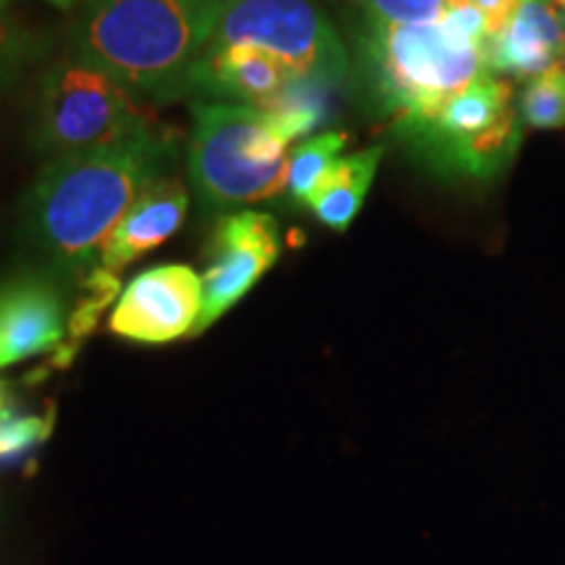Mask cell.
<instances>
[{
    "instance_id": "2e32d148",
    "label": "cell",
    "mask_w": 565,
    "mask_h": 565,
    "mask_svg": "<svg viewBox=\"0 0 565 565\" xmlns=\"http://www.w3.org/2000/svg\"><path fill=\"white\" fill-rule=\"evenodd\" d=\"M345 145H349V137L343 131H322L301 141L291 152V166H288V196L294 202L309 204L330 168L341 160Z\"/></svg>"
},
{
    "instance_id": "6da1fadb",
    "label": "cell",
    "mask_w": 565,
    "mask_h": 565,
    "mask_svg": "<svg viewBox=\"0 0 565 565\" xmlns=\"http://www.w3.org/2000/svg\"><path fill=\"white\" fill-rule=\"evenodd\" d=\"M173 160V139L147 129L137 137L47 160L24 196L30 242L55 270H92L131 204Z\"/></svg>"
},
{
    "instance_id": "8992f818",
    "label": "cell",
    "mask_w": 565,
    "mask_h": 565,
    "mask_svg": "<svg viewBox=\"0 0 565 565\" xmlns=\"http://www.w3.org/2000/svg\"><path fill=\"white\" fill-rule=\"evenodd\" d=\"M404 139L443 173L484 181L513 160L521 145V116H515L508 84L484 74Z\"/></svg>"
},
{
    "instance_id": "7c38bea8",
    "label": "cell",
    "mask_w": 565,
    "mask_h": 565,
    "mask_svg": "<svg viewBox=\"0 0 565 565\" xmlns=\"http://www.w3.org/2000/svg\"><path fill=\"white\" fill-rule=\"evenodd\" d=\"M291 71L254 45H207L192 71L189 92L228 97L236 105L265 108L291 82Z\"/></svg>"
},
{
    "instance_id": "9a60e30c",
    "label": "cell",
    "mask_w": 565,
    "mask_h": 565,
    "mask_svg": "<svg viewBox=\"0 0 565 565\" xmlns=\"http://www.w3.org/2000/svg\"><path fill=\"white\" fill-rule=\"evenodd\" d=\"M338 87L315 79H291L280 89V95L259 108L267 116V121L275 134L291 145L296 139L309 137L317 126L328 121L330 95Z\"/></svg>"
},
{
    "instance_id": "7a4b0ae2",
    "label": "cell",
    "mask_w": 565,
    "mask_h": 565,
    "mask_svg": "<svg viewBox=\"0 0 565 565\" xmlns=\"http://www.w3.org/2000/svg\"><path fill=\"white\" fill-rule=\"evenodd\" d=\"M225 0H79L71 58L105 71L134 95H189Z\"/></svg>"
},
{
    "instance_id": "44dd1931",
    "label": "cell",
    "mask_w": 565,
    "mask_h": 565,
    "mask_svg": "<svg viewBox=\"0 0 565 565\" xmlns=\"http://www.w3.org/2000/svg\"><path fill=\"white\" fill-rule=\"evenodd\" d=\"M9 0H0V87L17 79L26 61V40L9 19Z\"/></svg>"
},
{
    "instance_id": "9c48e42d",
    "label": "cell",
    "mask_w": 565,
    "mask_h": 565,
    "mask_svg": "<svg viewBox=\"0 0 565 565\" xmlns=\"http://www.w3.org/2000/svg\"><path fill=\"white\" fill-rule=\"evenodd\" d=\"M202 278L189 265L139 273L110 312V330L126 341L171 343L194 335L202 317Z\"/></svg>"
},
{
    "instance_id": "ffe728a7",
    "label": "cell",
    "mask_w": 565,
    "mask_h": 565,
    "mask_svg": "<svg viewBox=\"0 0 565 565\" xmlns=\"http://www.w3.org/2000/svg\"><path fill=\"white\" fill-rule=\"evenodd\" d=\"M370 21L383 24H437L448 13V0H353Z\"/></svg>"
},
{
    "instance_id": "8fae6325",
    "label": "cell",
    "mask_w": 565,
    "mask_h": 565,
    "mask_svg": "<svg viewBox=\"0 0 565 565\" xmlns=\"http://www.w3.org/2000/svg\"><path fill=\"white\" fill-rule=\"evenodd\" d=\"M565 24L553 0H519L508 24L487 42L490 71L542 76L565 66Z\"/></svg>"
},
{
    "instance_id": "277c9868",
    "label": "cell",
    "mask_w": 565,
    "mask_h": 565,
    "mask_svg": "<svg viewBox=\"0 0 565 565\" xmlns=\"http://www.w3.org/2000/svg\"><path fill=\"white\" fill-rule=\"evenodd\" d=\"M189 175L207 207H244L288 192L291 150L259 108L194 103Z\"/></svg>"
},
{
    "instance_id": "3957f363",
    "label": "cell",
    "mask_w": 565,
    "mask_h": 565,
    "mask_svg": "<svg viewBox=\"0 0 565 565\" xmlns=\"http://www.w3.org/2000/svg\"><path fill=\"white\" fill-rule=\"evenodd\" d=\"M487 42L484 17L471 0H448V13L437 24L370 21L359 45L370 97L404 137L490 74Z\"/></svg>"
},
{
    "instance_id": "52a82bcc",
    "label": "cell",
    "mask_w": 565,
    "mask_h": 565,
    "mask_svg": "<svg viewBox=\"0 0 565 565\" xmlns=\"http://www.w3.org/2000/svg\"><path fill=\"white\" fill-rule=\"evenodd\" d=\"M210 45H254L291 71L294 79L341 87L349 53L312 0H225Z\"/></svg>"
},
{
    "instance_id": "ac0fdd59",
    "label": "cell",
    "mask_w": 565,
    "mask_h": 565,
    "mask_svg": "<svg viewBox=\"0 0 565 565\" xmlns=\"http://www.w3.org/2000/svg\"><path fill=\"white\" fill-rule=\"evenodd\" d=\"M51 433L53 412H21L3 395V401H0V461H19L45 443Z\"/></svg>"
},
{
    "instance_id": "5b68a950",
    "label": "cell",
    "mask_w": 565,
    "mask_h": 565,
    "mask_svg": "<svg viewBox=\"0 0 565 565\" xmlns=\"http://www.w3.org/2000/svg\"><path fill=\"white\" fill-rule=\"evenodd\" d=\"M152 129L137 95L105 71L63 58L45 71L34 103V147L47 160L118 145Z\"/></svg>"
},
{
    "instance_id": "ba28073f",
    "label": "cell",
    "mask_w": 565,
    "mask_h": 565,
    "mask_svg": "<svg viewBox=\"0 0 565 565\" xmlns=\"http://www.w3.org/2000/svg\"><path fill=\"white\" fill-rule=\"evenodd\" d=\"M280 249V225L273 215L242 210L221 217L210 238L207 270L202 275L204 303L194 335L236 307L278 263Z\"/></svg>"
},
{
    "instance_id": "603a6c76",
    "label": "cell",
    "mask_w": 565,
    "mask_h": 565,
    "mask_svg": "<svg viewBox=\"0 0 565 565\" xmlns=\"http://www.w3.org/2000/svg\"><path fill=\"white\" fill-rule=\"evenodd\" d=\"M47 3H53L55 9H63V11H68V9H74V6L79 3V0H47Z\"/></svg>"
},
{
    "instance_id": "d6986e66",
    "label": "cell",
    "mask_w": 565,
    "mask_h": 565,
    "mask_svg": "<svg viewBox=\"0 0 565 565\" xmlns=\"http://www.w3.org/2000/svg\"><path fill=\"white\" fill-rule=\"evenodd\" d=\"M521 121L534 129L565 126V66L534 76L521 97Z\"/></svg>"
},
{
    "instance_id": "5bb4252c",
    "label": "cell",
    "mask_w": 565,
    "mask_h": 565,
    "mask_svg": "<svg viewBox=\"0 0 565 565\" xmlns=\"http://www.w3.org/2000/svg\"><path fill=\"white\" fill-rule=\"evenodd\" d=\"M385 147H370V150L345 154L330 168L320 189L312 194L307 207L322 225L333 231H345L359 215L362 204L370 194V186L377 175L380 160Z\"/></svg>"
},
{
    "instance_id": "30bf717a",
    "label": "cell",
    "mask_w": 565,
    "mask_h": 565,
    "mask_svg": "<svg viewBox=\"0 0 565 565\" xmlns=\"http://www.w3.org/2000/svg\"><path fill=\"white\" fill-rule=\"evenodd\" d=\"M66 335V307L53 280L19 275L0 286V366L58 349Z\"/></svg>"
},
{
    "instance_id": "7402d4cb",
    "label": "cell",
    "mask_w": 565,
    "mask_h": 565,
    "mask_svg": "<svg viewBox=\"0 0 565 565\" xmlns=\"http://www.w3.org/2000/svg\"><path fill=\"white\" fill-rule=\"evenodd\" d=\"M479 11H482L487 24V38H494L511 19V13L519 6V0H471Z\"/></svg>"
},
{
    "instance_id": "e0dca14e",
    "label": "cell",
    "mask_w": 565,
    "mask_h": 565,
    "mask_svg": "<svg viewBox=\"0 0 565 565\" xmlns=\"http://www.w3.org/2000/svg\"><path fill=\"white\" fill-rule=\"evenodd\" d=\"M118 288H121V282H118L116 273L105 270V267H92L87 273V278L82 282L79 303H76L74 315L68 320V343L63 345V364L71 362V356L79 349V343L92 333L103 309L116 301Z\"/></svg>"
},
{
    "instance_id": "cb8c5ba5",
    "label": "cell",
    "mask_w": 565,
    "mask_h": 565,
    "mask_svg": "<svg viewBox=\"0 0 565 565\" xmlns=\"http://www.w3.org/2000/svg\"><path fill=\"white\" fill-rule=\"evenodd\" d=\"M0 401H3V385H0Z\"/></svg>"
},
{
    "instance_id": "4fadbf2b",
    "label": "cell",
    "mask_w": 565,
    "mask_h": 565,
    "mask_svg": "<svg viewBox=\"0 0 565 565\" xmlns=\"http://www.w3.org/2000/svg\"><path fill=\"white\" fill-rule=\"evenodd\" d=\"M186 212L189 189L179 179H168V175L154 179L131 204L118 228L113 231L100 254V267L118 273L145 254L158 249L181 228L186 221Z\"/></svg>"
}]
</instances>
